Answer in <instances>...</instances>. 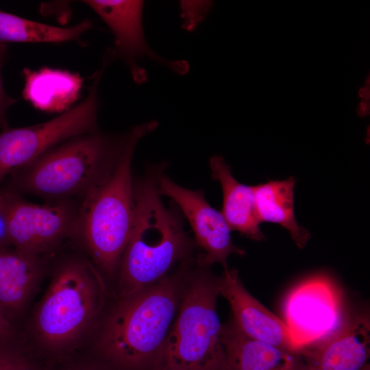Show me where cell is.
<instances>
[{
    "label": "cell",
    "instance_id": "1",
    "mask_svg": "<svg viewBox=\"0 0 370 370\" xmlns=\"http://www.w3.org/2000/svg\"><path fill=\"white\" fill-rule=\"evenodd\" d=\"M158 125L150 121L123 134L99 130L73 137L14 172L9 188L47 203L82 202L111 175L127 149Z\"/></svg>",
    "mask_w": 370,
    "mask_h": 370
},
{
    "label": "cell",
    "instance_id": "2",
    "mask_svg": "<svg viewBox=\"0 0 370 370\" xmlns=\"http://www.w3.org/2000/svg\"><path fill=\"white\" fill-rule=\"evenodd\" d=\"M164 163L134 179V215L118 269L120 297L156 284L193 258L196 243L176 205H164L158 184Z\"/></svg>",
    "mask_w": 370,
    "mask_h": 370
},
{
    "label": "cell",
    "instance_id": "3",
    "mask_svg": "<svg viewBox=\"0 0 370 370\" xmlns=\"http://www.w3.org/2000/svg\"><path fill=\"white\" fill-rule=\"evenodd\" d=\"M193 258L152 286L120 297L99 338L103 356L123 370H156L195 262Z\"/></svg>",
    "mask_w": 370,
    "mask_h": 370
},
{
    "label": "cell",
    "instance_id": "4",
    "mask_svg": "<svg viewBox=\"0 0 370 370\" xmlns=\"http://www.w3.org/2000/svg\"><path fill=\"white\" fill-rule=\"evenodd\" d=\"M196 259L156 370H230L217 312L219 276Z\"/></svg>",
    "mask_w": 370,
    "mask_h": 370
},
{
    "label": "cell",
    "instance_id": "5",
    "mask_svg": "<svg viewBox=\"0 0 370 370\" xmlns=\"http://www.w3.org/2000/svg\"><path fill=\"white\" fill-rule=\"evenodd\" d=\"M138 143L125 151L111 175L79 206L75 235L106 275L118 272L134 215L132 160Z\"/></svg>",
    "mask_w": 370,
    "mask_h": 370
},
{
    "label": "cell",
    "instance_id": "6",
    "mask_svg": "<svg viewBox=\"0 0 370 370\" xmlns=\"http://www.w3.org/2000/svg\"><path fill=\"white\" fill-rule=\"evenodd\" d=\"M90 264L77 258L56 269L34 317L37 337L45 347L58 349L73 343L97 312L101 291Z\"/></svg>",
    "mask_w": 370,
    "mask_h": 370
},
{
    "label": "cell",
    "instance_id": "7",
    "mask_svg": "<svg viewBox=\"0 0 370 370\" xmlns=\"http://www.w3.org/2000/svg\"><path fill=\"white\" fill-rule=\"evenodd\" d=\"M103 61L86 97L75 107L42 123L0 132V182L53 147L82 134L99 130V84Z\"/></svg>",
    "mask_w": 370,
    "mask_h": 370
},
{
    "label": "cell",
    "instance_id": "8",
    "mask_svg": "<svg viewBox=\"0 0 370 370\" xmlns=\"http://www.w3.org/2000/svg\"><path fill=\"white\" fill-rule=\"evenodd\" d=\"M349 314L342 289L323 273L301 281L286 294L282 304V320L298 351L332 335Z\"/></svg>",
    "mask_w": 370,
    "mask_h": 370
},
{
    "label": "cell",
    "instance_id": "9",
    "mask_svg": "<svg viewBox=\"0 0 370 370\" xmlns=\"http://www.w3.org/2000/svg\"><path fill=\"white\" fill-rule=\"evenodd\" d=\"M79 201H58L38 204L6 188L5 219L10 246L41 256L75 235Z\"/></svg>",
    "mask_w": 370,
    "mask_h": 370
},
{
    "label": "cell",
    "instance_id": "10",
    "mask_svg": "<svg viewBox=\"0 0 370 370\" xmlns=\"http://www.w3.org/2000/svg\"><path fill=\"white\" fill-rule=\"evenodd\" d=\"M158 188L161 196L169 197L190 225L194 240L201 249L197 256L199 264L210 267L219 263L225 270L229 256L246 254L245 249L234 244L232 231L221 212L208 204L203 190L182 187L164 173L159 179Z\"/></svg>",
    "mask_w": 370,
    "mask_h": 370
},
{
    "label": "cell",
    "instance_id": "11",
    "mask_svg": "<svg viewBox=\"0 0 370 370\" xmlns=\"http://www.w3.org/2000/svg\"><path fill=\"white\" fill-rule=\"evenodd\" d=\"M83 2L90 7L110 29L114 37L112 56L125 62L137 84L144 83L147 79L146 71L138 64V60L145 57L180 75L188 71L189 64L186 61L166 59L147 44L143 24V1L86 0Z\"/></svg>",
    "mask_w": 370,
    "mask_h": 370
},
{
    "label": "cell",
    "instance_id": "12",
    "mask_svg": "<svg viewBox=\"0 0 370 370\" xmlns=\"http://www.w3.org/2000/svg\"><path fill=\"white\" fill-rule=\"evenodd\" d=\"M220 295L229 303L233 323L246 336L291 351L295 347L284 321L245 288L238 273L229 268L219 276Z\"/></svg>",
    "mask_w": 370,
    "mask_h": 370
},
{
    "label": "cell",
    "instance_id": "13",
    "mask_svg": "<svg viewBox=\"0 0 370 370\" xmlns=\"http://www.w3.org/2000/svg\"><path fill=\"white\" fill-rule=\"evenodd\" d=\"M301 352L313 370H360L369 357V313L349 314L332 335Z\"/></svg>",
    "mask_w": 370,
    "mask_h": 370
},
{
    "label": "cell",
    "instance_id": "14",
    "mask_svg": "<svg viewBox=\"0 0 370 370\" xmlns=\"http://www.w3.org/2000/svg\"><path fill=\"white\" fill-rule=\"evenodd\" d=\"M221 341L230 370H313L301 352L251 339L233 321L222 325Z\"/></svg>",
    "mask_w": 370,
    "mask_h": 370
},
{
    "label": "cell",
    "instance_id": "15",
    "mask_svg": "<svg viewBox=\"0 0 370 370\" xmlns=\"http://www.w3.org/2000/svg\"><path fill=\"white\" fill-rule=\"evenodd\" d=\"M44 270L41 256L0 245V310L8 320L24 308Z\"/></svg>",
    "mask_w": 370,
    "mask_h": 370
},
{
    "label": "cell",
    "instance_id": "16",
    "mask_svg": "<svg viewBox=\"0 0 370 370\" xmlns=\"http://www.w3.org/2000/svg\"><path fill=\"white\" fill-rule=\"evenodd\" d=\"M210 168L212 177L221 184L223 193L221 213L231 231H237L253 241L265 240L260 228L254 186L239 182L221 156L214 155L210 158Z\"/></svg>",
    "mask_w": 370,
    "mask_h": 370
},
{
    "label": "cell",
    "instance_id": "17",
    "mask_svg": "<svg viewBox=\"0 0 370 370\" xmlns=\"http://www.w3.org/2000/svg\"><path fill=\"white\" fill-rule=\"evenodd\" d=\"M296 179L269 180L254 186L256 208L260 223H276L289 232L296 245L304 248L310 233L298 224L294 210V187Z\"/></svg>",
    "mask_w": 370,
    "mask_h": 370
},
{
    "label": "cell",
    "instance_id": "18",
    "mask_svg": "<svg viewBox=\"0 0 370 370\" xmlns=\"http://www.w3.org/2000/svg\"><path fill=\"white\" fill-rule=\"evenodd\" d=\"M80 87L77 75L47 68L26 75L23 92L37 108L60 111L76 99Z\"/></svg>",
    "mask_w": 370,
    "mask_h": 370
},
{
    "label": "cell",
    "instance_id": "19",
    "mask_svg": "<svg viewBox=\"0 0 370 370\" xmlns=\"http://www.w3.org/2000/svg\"><path fill=\"white\" fill-rule=\"evenodd\" d=\"M92 25L86 18L71 27L45 24L0 10V42H61L79 40Z\"/></svg>",
    "mask_w": 370,
    "mask_h": 370
},
{
    "label": "cell",
    "instance_id": "20",
    "mask_svg": "<svg viewBox=\"0 0 370 370\" xmlns=\"http://www.w3.org/2000/svg\"><path fill=\"white\" fill-rule=\"evenodd\" d=\"M2 343H0V370H32L29 360L20 350Z\"/></svg>",
    "mask_w": 370,
    "mask_h": 370
},
{
    "label": "cell",
    "instance_id": "21",
    "mask_svg": "<svg viewBox=\"0 0 370 370\" xmlns=\"http://www.w3.org/2000/svg\"><path fill=\"white\" fill-rule=\"evenodd\" d=\"M4 53L3 43L0 42V126L2 127L3 129L8 127L5 118L6 110L14 102L13 99H11L6 95L2 85L1 66L4 57Z\"/></svg>",
    "mask_w": 370,
    "mask_h": 370
},
{
    "label": "cell",
    "instance_id": "22",
    "mask_svg": "<svg viewBox=\"0 0 370 370\" xmlns=\"http://www.w3.org/2000/svg\"><path fill=\"white\" fill-rule=\"evenodd\" d=\"M5 195L6 189L0 188V245H9L6 230Z\"/></svg>",
    "mask_w": 370,
    "mask_h": 370
},
{
    "label": "cell",
    "instance_id": "23",
    "mask_svg": "<svg viewBox=\"0 0 370 370\" xmlns=\"http://www.w3.org/2000/svg\"><path fill=\"white\" fill-rule=\"evenodd\" d=\"M12 334V327L10 321L0 310V343H4Z\"/></svg>",
    "mask_w": 370,
    "mask_h": 370
},
{
    "label": "cell",
    "instance_id": "24",
    "mask_svg": "<svg viewBox=\"0 0 370 370\" xmlns=\"http://www.w3.org/2000/svg\"><path fill=\"white\" fill-rule=\"evenodd\" d=\"M358 115L361 116H367L369 114V101L362 100L356 109Z\"/></svg>",
    "mask_w": 370,
    "mask_h": 370
},
{
    "label": "cell",
    "instance_id": "25",
    "mask_svg": "<svg viewBox=\"0 0 370 370\" xmlns=\"http://www.w3.org/2000/svg\"><path fill=\"white\" fill-rule=\"evenodd\" d=\"M358 94L359 96L362 97L365 100L369 101V86H366L364 88H360Z\"/></svg>",
    "mask_w": 370,
    "mask_h": 370
},
{
    "label": "cell",
    "instance_id": "26",
    "mask_svg": "<svg viewBox=\"0 0 370 370\" xmlns=\"http://www.w3.org/2000/svg\"><path fill=\"white\" fill-rule=\"evenodd\" d=\"M360 370H370L369 365L366 364Z\"/></svg>",
    "mask_w": 370,
    "mask_h": 370
},
{
    "label": "cell",
    "instance_id": "27",
    "mask_svg": "<svg viewBox=\"0 0 370 370\" xmlns=\"http://www.w3.org/2000/svg\"><path fill=\"white\" fill-rule=\"evenodd\" d=\"M79 370H101V369H89V368H87V369H79Z\"/></svg>",
    "mask_w": 370,
    "mask_h": 370
}]
</instances>
